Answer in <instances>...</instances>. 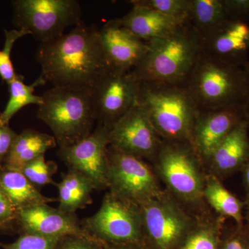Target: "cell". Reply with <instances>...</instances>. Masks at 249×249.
<instances>
[{"instance_id": "obj_1", "label": "cell", "mask_w": 249, "mask_h": 249, "mask_svg": "<svg viewBox=\"0 0 249 249\" xmlns=\"http://www.w3.org/2000/svg\"><path fill=\"white\" fill-rule=\"evenodd\" d=\"M98 31L82 21L67 34L40 43L36 60L44 83L92 93L109 70Z\"/></svg>"}, {"instance_id": "obj_2", "label": "cell", "mask_w": 249, "mask_h": 249, "mask_svg": "<svg viewBox=\"0 0 249 249\" xmlns=\"http://www.w3.org/2000/svg\"><path fill=\"white\" fill-rule=\"evenodd\" d=\"M148 45L132 71L142 82L183 85L203 53L201 36L189 21Z\"/></svg>"}, {"instance_id": "obj_3", "label": "cell", "mask_w": 249, "mask_h": 249, "mask_svg": "<svg viewBox=\"0 0 249 249\" xmlns=\"http://www.w3.org/2000/svg\"><path fill=\"white\" fill-rule=\"evenodd\" d=\"M137 103L165 142L191 144L199 109L184 85L141 81Z\"/></svg>"}, {"instance_id": "obj_4", "label": "cell", "mask_w": 249, "mask_h": 249, "mask_svg": "<svg viewBox=\"0 0 249 249\" xmlns=\"http://www.w3.org/2000/svg\"><path fill=\"white\" fill-rule=\"evenodd\" d=\"M42 96L37 118L52 129L60 148L76 143L93 132L97 118L92 93L52 87Z\"/></svg>"}, {"instance_id": "obj_5", "label": "cell", "mask_w": 249, "mask_h": 249, "mask_svg": "<svg viewBox=\"0 0 249 249\" xmlns=\"http://www.w3.org/2000/svg\"><path fill=\"white\" fill-rule=\"evenodd\" d=\"M183 85L201 110L244 106L247 74L243 66L202 53Z\"/></svg>"}, {"instance_id": "obj_6", "label": "cell", "mask_w": 249, "mask_h": 249, "mask_svg": "<svg viewBox=\"0 0 249 249\" xmlns=\"http://www.w3.org/2000/svg\"><path fill=\"white\" fill-rule=\"evenodd\" d=\"M14 22L29 31L40 43L65 34L67 28L82 22V9L76 0H15Z\"/></svg>"}, {"instance_id": "obj_7", "label": "cell", "mask_w": 249, "mask_h": 249, "mask_svg": "<svg viewBox=\"0 0 249 249\" xmlns=\"http://www.w3.org/2000/svg\"><path fill=\"white\" fill-rule=\"evenodd\" d=\"M156 158L160 177L178 197L191 203L202 199L200 158L190 142H162Z\"/></svg>"}, {"instance_id": "obj_8", "label": "cell", "mask_w": 249, "mask_h": 249, "mask_svg": "<svg viewBox=\"0 0 249 249\" xmlns=\"http://www.w3.org/2000/svg\"><path fill=\"white\" fill-rule=\"evenodd\" d=\"M80 223L93 237L120 243L139 242L143 232L139 206L111 192L104 196L98 212Z\"/></svg>"}, {"instance_id": "obj_9", "label": "cell", "mask_w": 249, "mask_h": 249, "mask_svg": "<svg viewBox=\"0 0 249 249\" xmlns=\"http://www.w3.org/2000/svg\"><path fill=\"white\" fill-rule=\"evenodd\" d=\"M108 188L111 193L137 206L161 193L153 172L142 159L110 146Z\"/></svg>"}, {"instance_id": "obj_10", "label": "cell", "mask_w": 249, "mask_h": 249, "mask_svg": "<svg viewBox=\"0 0 249 249\" xmlns=\"http://www.w3.org/2000/svg\"><path fill=\"white\" fill-rule=\"evenodd\" d=\"M138 206L142 231L159 249H173L193 227L184 211L161 193Z\"/></svg>"}, {"instance_id": "obj_11", "label": "cell", "mask_w": 249, "mask_h": 249, "mask_svg": "<svg viewBox=\"0 0 249 249\" xmlns=\"http://www.w3.org/2000/svg\"><path fill=\"white\" fill-rule=\"evenodd\" d=\"M141 81L133 71L109 70L92 92L98 124L109 129L137 102Z\"/></svg>"}, {"instance_id": "obj_12", "label": "cell", "mask_w": 249, "mask_h": 249, "mask_svg": "<svg viewBox=\"0 0 249 249\" xmlns=\"http://www.w3.org/2000/svg\"><path fill=\"white\" fill-rule=\"evenodd\" d=\"M109 133V128L98 124L88 137L58 152L69 169L89 178L96 190L108 188Z\"/></svg>"}, {"instance_id": "obj_13", "label": "cell", "mask_w": 249, "mask_h": 249, "mask_svg": "<svg viewBox=\"0 0 249 249\" xmlns=\"http://www.w3.org/2000/svg\"><path fill=\"white\" fill-rule=\"evenodd\" d=\"M109 146L139 158L157 156L161 141L146 111L137 102L109 133Z\"/></svg>"}, {"instance_id": "obj_14", "label": "cell", "mask_w": 249, "mask_h": 249, "mask_svg": "<svg viewBox=\"0 0 249 249\" xmlns=\"http://www.w3.org/2000/svg\"><path fill=\"white\" fill-rule=\"evenodd\" d=\"M245 119L247 118L244 106L199 109L192 132V146L199 158L208 161L218 145Z\"/></svg>"}, {"instance_id": "obj_15", "label": "cell", "mask_w": 249, "mask_h": 249, "mask_svg": "<svg viewBox=\"0 0 249 249\" xmlns=\"http://www.w3.org/2000/svg\"><path fill=\"white\" fill-rule=\"evenodd\" d=\"M98 34L109 70L133 71L148 51V42L124 27L120 19L108 21Z\"/></svg>"}, {"instance_id": "obj_16", "label": "cell", "mask_w": 249, "mask_h": 249, "mask_svg": "<svg viewBox=\"0 0 249 249\" xmlns=\"http://www.w3.org/2000/svg\"><path fill=\"white\" fill-rule=\"evenodd\" d=\"M203 53L220 61L243 66L249 50V24L240 19H227L201 36Z\"/></svg>"}, {"instance_id": "obj_17", "label": "cell", "mask_w": 249, "mask_h": 249, "mask_svg": "<svg viewBox=\"0 0 249 249\" xmlns=\"http://www.w3.org/2000/svg\"><path fill=\"white\" fill-rule=\"evenodd\" d=\"M17 220L29 233L57 238L75 235L94 239L83 229L76 214L66 213L47 204L19 210Z\"/></svg>"}, {"instance_id": "obj_18", "label": "cell", "mask_w": 249, "mask_h": 249, "mask_svg": "<svg viewBox=\"0 0 249 249\" xmlns=\"http://www.w3.org/2000/svg\"><path fill=\"white\" fill-rule=\"evenodd\" d=\"M249 123L245 119L235 126L214 149L208 162L217 173H232L249 160Z\"/></svg>"}, {"instance_id": "obj_19", "label": "cell", "mask_w": 249, "mask_h": 249, "mask_svg": "<svg viewBox=\"0 0 249 249\" xmlns=\"http://www.w3.org/2000/svg\"><path fill=\"white\" fill-rule=\"evenodd\" d=\"M132 4V9L121 18V22L134 35L146 42L164 37L188 22L168 17L145 6Z\"/></svg>"}, {"instance_id": "obj_20", "label": "cell", "mask_w": 249, "mask_h": 249, "mask_svg": "<svg viewBox=\"0 0 249 249\" xmlns=\"http://www.w3.org/2000/svg\"><path fill=\"white\" fill-rule=\"evenodd\" d=\"M56 144L52 136L34 129H26L18 134L3 167L21 171L25 165L45 155L46 152L56 146Z\"/></svg>"}, {"instance_id": "obj_21", "label": "cell", "mask_w": 249, "mask_h": 249, "mask_svg": "<svg viewBox=\"0 0 249 249\" xmlns=\"http://www.w3.org/2000/svg\"><path fill=\"white\" fill-rule=\"evenodd\" d=\"M0 184L16 211L38 204H47L56 199L41 194L36 186L19 170L0 168Z\"/></svg>"}, {"instance_id": "obj_22", "label": "cell", "mask_w": 249, "mask_h": 249, "mask_svg": "<svg viewBox=\"0 0 249 249\" xmlns=\"http://www.w3.org/2000/svg\"><path fill=\"white\" fill-rule=\"evenodd\" d=\"M58 190V209L69 214H76L78 210L91 204V194L94 185L84 175L70 170L57 184Z\"/></svg>"}, {"instance_id": "obj_23", "label": "cell", "mask_w": 249, "mask_h": 249, "mask_svg": "<svg viewBox=\"0 0 249 249\" xmlns=\"http://www.w3.org/2000/svg\"><path fill=\"white\" fill-rule=\"evenodd\" d=\"M230 18L224 0H191L188 21L201 36Z\"/></svg>"}, {"instance_id": "obj_24", "label": "cell", "mask_w": 249, "mask_h": 249, "mask_svg": "<svg viewBox=\"0 0 249 249\" xmlns=\"http://www.w3.org/2000/svg\"><path fill=\"white\" fill-rule=\"evenodd\" d=\"M45 85L39 77L33 84L26 85L23 77L16 76L9 83V99L4 111L0 114V124L9 125L10 121L16 114L25 106L29 105H37L40 106L42 103V96L34 94L36 88Z\"/></svg>"}, {"instance_id": "obj_25", "label": "cell", "mask_w": 249, "mask_h": 249, "mask_svg": "<svg viewBox=\"0 0 249 249\" xmlns=\"http://www.w3.org/2000/svg\"><path fill=\"white\" fill-rule=\"evenodd\" d=\"M203 197L219 214L232 218L237 224L242 223V202L217 178L211 177L205 181Z\"/></svg>"}, {"instance_id": "obj_26", "label": "cell", "mask_w": 249, "mask_h": 249, "mask_svg": "<svg viewBox=\"0 0 249 249\" xmlns=\"http://www.w3.org/2000/svg\"><path fill=\"white\" fill-rule=\"evenodd\" d=\"M131 4L145 6L160 14L187 22L189 18L191 0H134Z\"/></svg>"}, {"instance_id": "obj_27", "label": "cell", "mask_w": 249, "mask_h": 249, "mask_svg": "<svg viewBox=\"0 0 249 249\" xmlns=\"http://www.w3.org/2000/svg\"><path fill=\"white\" fill-rule=\"evenodd\" d=\"M5 42L2 50L0 51V76L7 84L18 76L15 72L11 61V55L13 47L16 41L27 35H30L29 31L24 29L5 30Z\"/></svg>"}, {"instance_id": "obj_28", "label": "cell", "mask_w": 249, "mask_h": 249, "mask_svg": "<svg viewBox=\"0 0 249 249\" xmlns=\"http://www.w3.org/2000/svg\"><path fill=\"white\" fill-rule=\"evenodd\" d=\"M56 170V164L46 161L44 155L25 165L20 172L34 186H44L53 183L52 176Z\"/></svg>"}, {"instance_id": "obj_29", "label": "cell", "mask_w": 249, "mask_h": 249, "mask_svg": "<svg viewBox=\"0 0 249 249\" xmlns=\"http://www.w3.org/2000/svg\"><path fill=\"white\" fill-rule=\"evenodd\" d=\"M181 249H217V235L213 226H202L188 235Z\"/></svg>"}, {"instance_id": "obj_30", "label": "cell", "mask_w": 249, "mask_h": 249, "mask_svg": "<svg viewBox=\"0 0 249 249\" xmlns=\"http://www.w3.org/2000/svg\"><path fill=\"white\" fill-rule=\"evenodd\" d=\"M60 238L25 232L5 249H55Z\"/></svg>"}, {"instance_id": "obj_31", "label": "cell", "mask_w": 249, "mask_h": 249, "mask_svg": "<svg viewBox=\"0 0 249 249\" xmlns=\"http://www.w3.org/2000/svg\"><path fill=\"white\" fill-rule=\"evenodd\" d=\"M55 249H98L93 239L70 235L61 237Z\"/></svg>"}, {"instance_id": "obj_32", "label": "cell", "mask_w": 249, "mask_h": 249, "mask_svg": "<svg viewBox=\"0 0 249 249\" xmlns=\"http://www.w3.org/2000/svg\"><path fill=\"white\" fill-rule=\"evenodd\" d=\"M17 135L9 125L0 124V168L4 165Z\"/></svg>"}, {"instance_id": "obj_33", "label": "cell", "mask_w": 249, "mask_h": 249, "mask_svg": "<svg viewBox=\"0 0 249 249\" xmlns=\"http://www.w3.org/2000/svg\"><path fill=\"white\" fill-rule=\"evenodd\" d=\"M17 220V211L10 202L0 184V228L10 225Z\"/></svg>"}, {"instance_id": "obj_34", "label": "cell", "mask_w": 249, "mask_h": 249, "mask_svg": "<svg viewBox=\"0 0 249 249\" xmlns=\"http://www.w3.org/2000/svg\"><path fill=\"white\" fill-rule=\"evenodd\" d=\"M232 19L245 21L249 18V0H224Z\"/></svg>"}, {"instance_id": "obj_35", "label": "cell", "mask_w": 249, "mask_h": 249, "mask_svg": "<svg viewBox=\"0 0 249 249\" xmlns=\"http://www.w3.org/2000/svg\"><path fill=\"white\" fill-rule=\"evenodd\" d=\"M244 68H245L246 74H247V95H246V98L245 103H244V107H245L246 114H247V120L249 123V61H247L244 64Z\"/></svg>"}, {"instance_id": "obj_36", "label": "cell", "mask_w": 249, "mask_h": 249, "mask_svg": "<svg viewBox=\"0 0 249 249\" xmlns=\"http://www.w3.org/2000/svg\"><path fill=\"white\" fill-rule=\"evenodd\" d=\"M224 249H247L245 245L238 239H232L226 244Z\"/></svg>"}, {"instance_id": "obj_37", "label": "cell", "mask_w": 249, "mask_h": 249, "mask_svg": "<svg viewBox=\"0 0 249 249\" xmlns=\"http://www.w3.org/2000/svg\"><path fill=\"white\" fill-rule=\"evenodd\" d=\"M244 178L246 186L248 188L249 191V160H247L245 165V173H244Z\"/></svg>"}, {"instance_id": "obj_38", "label": "cell", "mask_w": 249, "mask_h": 249, "mask_svg": "<svg viewBox=\"0 0 249 249\" xmlns=\"http://www.w3.org/2000/svg\"><path fill=\"white\" fill-rule=\"evenodd\" d=\"M115 249H134L132 248H125V247H122V248H117Z\"/></svg>"}, {"instance_id": "obj_39", "label": "cell", "mask_w": 249, "mask_h": 249, "mask_svg": "<svg viewBox=\"0 0 249 249\" xmlns=\"http://www.w3.org/2000/svg\"><path fill=\"white\" fill-rule=\"evenodd\" d=\"M248 221H249V213H248Z\"/></svg>"}]
</instances>
